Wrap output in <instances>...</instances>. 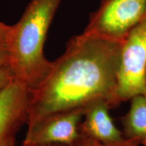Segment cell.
<instances>
[{"label": "cell", "instance_id": "1", "mask_svg": "<svg viewBox=\"0 0 146 146\" xmlns=\"http://www.w3.org/2000/svg\"><path fill=\"white\" fill-rule=\"evenodd\" d=\"M123 45L85 32L71 38L48 76L31 89L28 127L54 115L84 111L99 100L113 108L119 106L116 91Z\"/></svg>", "mask_w": 146, "mask_h": 146}, {"label": "cell", "instance_id": "2", "mask_svg": "<svg viewBox=\"0 0 146 146\" xmlns=\"http://www.w3.org/2000/svg\"><path fill=\"white\" fill-rule=\"evenodd\" d=\"M62 0H31L20 21L10 26L5 45L14 78L31 89L50 74L53 62L44 56L48 29Z\"/></svg>", "mask_w": 146, "mask_h": 146}, {"label": "cell", "instance_id": "3", "mask_svg": "<svg viewBox=\"0 0 146 146\" xmlns=\"http://www.w3.org/2000/svg\"><path fill=\"white\" fill-rule=\"evenodd\" d=\"M146 19V0H101L84 32L124 42Z\"/></svg>", "mask_w": 146, "mask_h": 146}, {"label": "cell", "instance_id": "4", "mask_svg": "<svg viewBox=\"0 0 146 146\" xmlns=\"http://www.w3.org/2000/svg\"><path fill=\"white\" fill-rule=\"evenodd\" d=\"M146 95V19L123 42L116 96L120 103Z\"/></svg>", "mask_w": 146, "mask_h": 146}, {"label": "cell", "instance_id": "5", "mask_svg": "<svg viewBox=\"0 0 146 146\" xmlns=\"http://www.w3.org/2000/svg\"><path fill=\"white\" fill-rule=\"evenodd\" d=\"M31 94L15 78L0 91V146H15L16 133L28 122Z\"/></svg>", "mask_w": 146, "mask_h": 146}, {"label": "cell", "instance_id": "6", "mask_svg": "<svg viewBox=\"0 0 146 146\" xmlns=\"http://www.w3.org/2000/svg\"><path fill=\"white\" fill-rule=\"evenodd\" d=\"M83 110H75L47 117L28 127L23 144L71 146L81 138Z\"/></svg>", "mask_w": 146, "mask_h": 146}, {"label": "cell", "instance_id": "7", "mask_svg": "<svg viewBox=\"0 0 146 146\" xmlns=\"http://www.w3.org/2000/svg\"><path fill=\"white\" fill-rule=\"evenodd\" d=\"M113 108L104 100L91 104L84 110L85 119L80 124V131L83 135L93 138L108 145L120 144L126 139L123 133L115 127L108 111Z\"/></svg>", "mask_w": 146, "mask_h": 146}, {"label": "cell", "instance_id": "8", "mask_svg": "<svg viewBox=\"0 0 146 146\" xmlns=\"http://www.w3.org/2000/svg\"><path fill=\"white\" fill-rule=\"evenodd\" d=\"M130 110L122 117L125 139H135L146 145V97L135 95L131 98Z\"/></svg>", "mask_w": 146, "mask_h": 146}, {"label": "cell", "instance_id": "9", "mask_svg": "<svg viewBox=\"0 0 146 146\" xmlns=\"http://www.w3.org/2000/svg\"><path fill=\"white\" fill-rule=\"evenodd\" d=\"M82 135V134H81ZM141 141L135 139H126L123 143L114 145H108L101 143L94 139L82 135L81 138L71 146H138Z\"/></svg>", "mask_w": 146, "mask_h": 146}, {"label": "cell", "instance_id": "10", "mask_svg": "<svg viewBox=\"0 0 146 146\" xmlns=\"http://www.w3.org/2000/svg\"><path fill=\"white\" fill-rule=\"evenodd\" d=\"M14 78L10 66L0 68V91Z\"/></svg>", "mask_w": 146, "mask_h": 146}, {"label": "cell", "instance_id": "11", "mask_svg": "<svg viewBox=\"0 0 146 146\" xmlns=\"http://www.w3.org/2000/svg\"><path fill=\"white\" fill-rule=\"evenodd\" d=\"M10 66V55L6 45L0 43V68Z\"/></svg>", "mask_w": 146, "mask_h": 146}, {"label": "cell", "instance_id": "12", "mask_svg": "<svg viewBox=\"0 0 146 146\" xmlns=\"http://www.w3.org/2000/svg\"><path fill=\"white\" fill-rule=\"evenodd\" d=\"M10 27V26L5 25L4 23H0V43L5 45V39Z\"/></svg>", "mask_w": 146, "mask_h": 146}, {"label": "cell", "instance_id": "13", "mask_svg": "<svg viewBox=\"0 0 146 146\" xmlns=\"http://www.w3.org/2000/svg\"><path fill=\"white\" fill-rule=\"evenodd\" d=\"M21 146H60V145H27V144H23Z\"/></svg>", "mask_w": 146, "mask_h": 146}, {"label": "cell", "instance_id": "14", "mask_svg": "<svg viewBox=\"0 0 146 146\" xmlns=\"http://www.w3.org/2000/svg\"><path fill=\"white\" fill-rule=\"evenodd\" d=\"M145 97H146V95H145Z\"/></svg>", "mask_w": 146, "mask_h": 146}]
</instances>
